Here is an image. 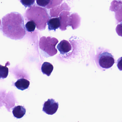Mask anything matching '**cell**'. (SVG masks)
<instances>
[{"label": "cell", "mask_w": 122, "mask_h": 122, "mask_svg": "<svg viewBox=\"0 0 122 122\" xmlns=\"http://www.w3.org/2000/svg\"><path fill=\"white\" fill-rule=\"evenodd\" d=\"M122 4V1H113L110 7V10L112 11L116 12L119 10L120 5Z\"/></svg>", "instance_id": "16"}, {"label": "cell", "mask_w": 122, "mask_h": 122, "mask_svg": "<svg viewBox=\"0 0 122 122\" xmlns=\"http://www.w3.org/2000/svg\"><path fill=\"white\" fill-rule=\"evenodd\" d=\"M20 1L25 8H30L35 4V0H20Z\"/></svg>", "instance_id": "18"}, {"label": "cell", "mask_w": 122, "mask_h": 122, "mask_svg": "<svg viewBox=\"0 0 122 122\" xmlns=\"http://www.w3.org/2000/svg\"><path fill=\"white\" fill-rule=\"evenodd\" d=\"M9 69L6 66H2L0 65V78L5 79L8 75Z\"/></svg>", "instance_id": "14"}, {"label": "cell", "mask_w": 122, "mask_h": 122, "mask_svg": "<svg viewBox=\"0 0 122 122\" xmlns=\"http://www.w3.org/2000/svg\"><path fill=\"white\" fill-rule=\"evenodd\" d=\"M36 25L34 21L29 20L27 22L25 25L26 30L29 32H33L35 30Z\"/></svg>", "instance_id": "15"}, {"label": "cell", "mask_w": 122, "mask_h": 122, "mask_svg": "<svg viewBox=\"0 0 122 122\" xmlns=\"http://www.w3.org/2000/svg\"><path fill=\"white\" fill-rule=\"evenodd\" d=\"M63 0H51L49 5L46 7V8H53L56 6L60 5Z\"/></svg>", "instance_id": "17"}, {"label": "cell", "mask_w": 122, "mask_h": 122, "mask_svg": "<svg viewBox=\"0 0 122 122\" xmlns=\"http://www.w3.org/2000/svg\"><path fill=\"white\" fill-rule=\"evenodd\" d=\"M0 30L4 36L14 40L23 38L26 33L24 20L21 14L13 12L2 19Z\"/></svg>", "instance_id": "1"}, {"label": "cell", "mask_w": 122, "mask_h": 122, "mask_svg": "<svg viewBox=\"0 0 122 122\" xmlns=\"http://www.w3.org/2000/svg\"><path fill=\"white\" fill-rule=\"evenodd\" d=\"M30 82L29 80L24 78L19 79L14 84L16 87L21 90H24L28 88Z\"/></svg>", "instance_id": "11"}, {"label": "cell", "mask_w": 122, "mask_h": 122, "mask_svg": "<svg viewBox=\"0 0 122 122\" xmlns=\"http://www.w3.org/2000/svg\"><path fill=\"white\" fill-rule=\"evenodd\" d=\"M24 15L26 20L34 21L37 28L40 30L45 29L49 19V15L46 9L35 5L28 9Z\"/></svg>", "instance_id": "2"}, {"label": "cell", "mask_w": 122, "mask_h": 122, "mask_svg": "<svg viewBox=\"0 0 122 122\" xmlns=\"http://www.w3.org/2000/svg\"><path fill=\"white\" fill-rule=\"evenodd\" d=\"M58 41L56 38H51L49 36L46 38L45 36H43L40 39L39 47L49 56H53L58 52L56 46Z\"/></svg>", "instance_id": "3"}, {"label": "cell", "mask_w": 122, "mask_h": 122, "mask_svg": "<svg viewBox=\"0 0 122 122\" xmlns=\"http://www.w3.org/2000/svg\"><path fill=\"white\" fill-rule=\"evenodd\" d=\"M59 107V104L53 99H49L44 102L43 111L46 114L52 115L57 112Z\"/></svg>", "instance_id": "5"}, {"label": "cell", "mask_w": 122, "mask_h": 122, "mask_svg": "<svg viewBox=\"0 0 122 122\" xmlns=\"http://www.w3.org/2000/svg\"><path fill=\"white\" fill-rule=\"evenodd\" d=\"M1 24V21L0 19V26Z\"/></svg>", "instance_id": "22"}, {"label": "cell", "mask_w": 122, "mask_h": 122, "mask_svg": "<svg viewBox=\"0 0 122 122\" xmlns=\"http://www.w3.org/2000/svg\"><path fill=\"white\" fill-rule=\"evenodd\" d=\"M70 7L66 3H64L61 5L57 6L50 10V15L51 17H58L61 12L64 11L70 10Z\"/></svg>", "instance_id": "7"}, {"label": "cell", "mask_w": 122, "mask_h": 122, "mask_svg": "<svg viewBox=\"0 0 122 122\" xmlns=\"http://www.w3.org/2000/svg\"><path fill=\"white\" fill-rule=\"evenodd\" d=\"M57 48L62 55L67 53L72 49L71 46L69 42L65 40L62 41L58 44Z\"/></svg>", "instance_id": "8"}, {"label": "cell", "mask_w": 122, "mask_h": 122, "mask_svg": "<svg viewBox=\"0 0 122 122\" xmlns=\"http://www.w3.org/2000/svg\"><path fill=\"white\" fill-rule=\"evenodd\" d=\"M48 29L49 31L53 30L56 31V30L61 26V22L59 17L53 18L49 19L48 23Z\"/></svg>", "instance_id": "10"}, {"label": "cell", "mask_w": 122, "mask_h": 122, "mask_svg": "<svg viewBox=\"0 0 122 122\" xmlns=\"http://www.w3.org/2000/svg\"><path fill=\"white\" fill-rule=\"evenodd\" d=\"M117 65L120 71H122V57H120L117 60Z\"/></svg>", "instance_id": "21"}, {"label": "cell", "mask_w": 122, "mask_h": 122, "mask_svg": "<svg viewBox=\"0 0 122 122\" xmlns=\"http://www.w3.org/2000/svg\"><path fill=\"white\" fill-rule=\"evenodd\" d=\"M51 0H36L37 4L39 6L46 8L50 3Z\"/></svg>", "instance_id": "19"}, {"label": "cell", "mask_w": 122, "mask_h": 122, "mask_svg": "<svg viewBox=\"0 0 122 122\" xmlns=\"http://www.w3.org/2000/svg\"><path fill=\"white\" fill-rule=\"evenodd\" d=\"M26 109L23 106H18L14 108L13 114L16 118L20 119L24 117L26 113Z\"/></svg>", "instance_id": "12"}, {"label": "cell", "mask_w": 122, "mask_h": 122, "mask_svg": "<svg viewBox=\"0 0 122 122\" xmlns=\"http://www.w3.org/2000/svg\"><path fill=\"white\" fill-rule=\"evenodd\" d=\"M81 18L77 13H74L70 16L69 26H71L73 29H76L80 25Z\"/></svg>", "instance_id": "9"}, {"label": "cell", "mask_w": 122, "mask_h": 122, "mask_svg": "<svg viewBox=\"0 0 122 122\" xmlns=\"http://www.w3.org/2000/svg\"><path fill=\"white\" fill-rule=\"evenodd\" d=\"M116 31L118 36L122 37V22L117 25Z\"/></svg>", "instance_id": "20"}, {"label": "cell", "mask_w": 122, "mask_h": 122, "mask_svg": "<svg viewBox=\"0 0 122 122\" xmlns=\"http://www.w3.org/2000/svg\"><path fill=\"white\" fill-rule=\"evenodd\" d=\"M70 13L69 11H64L61 12L59 14L61 22L60 29L62 31L66 30V27L69 25Z\"/></svg>", "instance_id": "6"}, {"label": "cell", "mask_w": 122, "mask_h": 122, "mask_svg": "<svg viewBox=\"0 0 122 122\" xmlns=\"http://www.w3.org/2000/svg\"><path fill=\"white\" fill-rule=\"evenodd\" d=\"M98 61L99 66L104 69L111 68L115 62L112 55L107 51L101 53L98 56Z\"/></svg>", "instance_id": "4"}, {"label": "cell", "mask_w": 122, "mask_h": 122, "mask_svg": "<svg viewBox=\"0 0 122 122\" xmlns=\"http://www.w3.org/2000/svg\"><path fill=\"white\" fill-rule=\"evenodd\" d=\"M53 65L48 62H44L41 67V71L44 74H46L48 76L51 75L53 70Z\"/></svg>", "instance_id": "13"}]
</instances>
